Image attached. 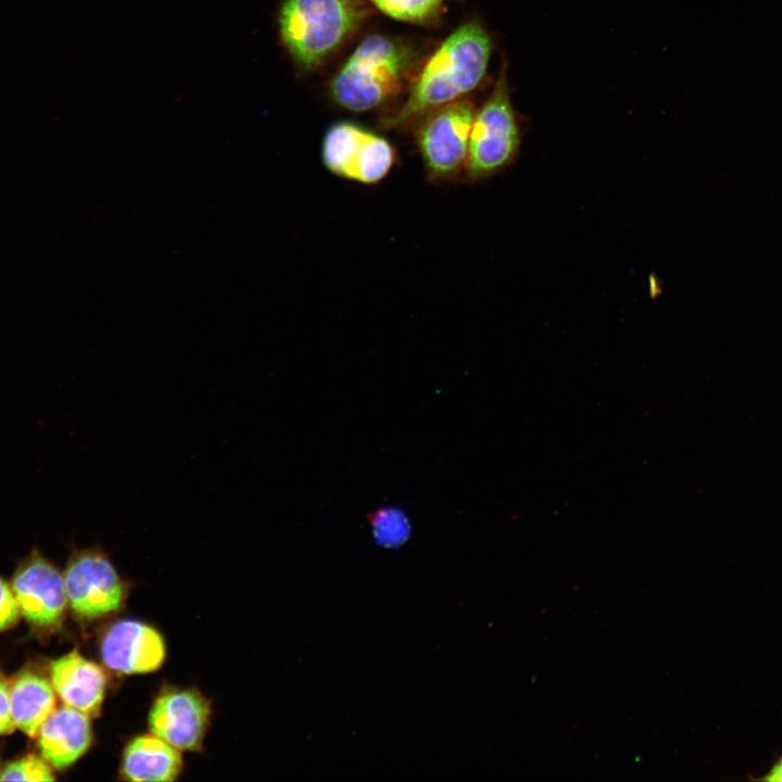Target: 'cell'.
<instances>
[{
    "label": "cell",
    "instance_id": "1",
    "mask_svg": "<svg viewBox=\"0 0 782 782\" xmlns=\"http://www.w3.org/2000/svg\"><path fill=\"white\" fill-rule=\"evenodd\" d=\"M492 41L477 22L455 29L434 51L419 73L403 106L386 121L401 127L430 111L462 99L483 79Z\"/></svg>",
    "mask_w": 782,
    "mask_h": 782
},
{
    "label": "cell",
    "instance_id": "2",
    "mask_svg": "<svg viewBox=\"0 0 782 782\" xmlns=\"http://www.w3.org/2000/svg\"><path fill=\"white\" fill-rule=\"evenodd\" d=\"M407 62L400 45L384 36H369L333 77L332 98L353 112L375 109L398 92Z\"/></svg>",
    "mask_w": 782,
    "mask_h": 782
},
{
    "label": "cell",
    "instance_id": "3",
    "mask_svg": "<svg viewBox=\"0 0 782 782\" xmlns=\"http://www.w3.org/2000/svg\"><path fill=\"white\" fill-rule=\"evenodd\" d=\"M520 142L521 128L503 63L493 91L475 112L463 179L479 182L503 172L517 157Z\"/></svg>",
    "mask_w": 782,
    "mask_h": 782
},
{
    "label": "cell",
    "instance_id": "4",
    "mask_svg": "<svg viewBox=\"0 0 782 782\" xmlns=\"http://www.w3.org/2000/svg\"><path fill=\"white\" fill-rule=\"evenodd\" d=\"M358 17L351 0H285L279 30L292 58L311 66L342 42Z\"/></svg>",
    "mask_w": 782,
    "mask_h": 782
},
{
    "label": "cell",
    "instance_id": "5",
    "mask_svg": "<svg viewBox=\"0 0 782 782\" xmlns=\"http://www.w3.org/2000/svg\"><path fill=\"white\" fill-rule=\"evenodd\" d=\"M475 112L469 100L458 99L419 118L415 139L429 182L463 178Z\"/></svg>",
    "mask_w": 782,
    "mask_h": 782
},
{
    "label": "cell",
    "instance_id": "6",
    "mask_svg": "<svg viewBox=\"0 0 782 782\" xmlns=\"http://www.w3.org/2000/svg\"><path fill=\"white\" fill-rule=\"evenodd\" d=\"M321 160L328 172L340 178L376 185L395 165L396 153L392 144L378 134L341 122L327 130Z\"/></svg>",
    "mask_w": 782,
    "mask_h": 782
},
{
    "label": "cell",
    "instance_id": "7",
    "mask_svg": "<svg viewBox=\"0 0 782 782\" xmlns=\"http://www.w3.org/2000/svg\"><path fill=\"white\" fill-rule=\"evenodd\" d=\"M67 601L73 611L96 619L118 610L125 600V584L108 556L98 548L75 551L63 573Z\"/></svg>",
    "mask_w": 782,
    "mask_h": 782
},
{
    "label": "cell",
    "instance_id": "8",
    "mask_svg": "<svg viewBox=\"0 0 782 782\" xmlns=\"http://www.w3.org/2000/svg\"><path fill=\"white\" fill-rule=\"evenodd\" d=\"M210 715V702L200 692L167 688L155 697L148 723L151 733L179 751H199Z\"/></svg>",
    "mask_w": 782,
    "mask_h": 782
},
{
    "label": "cell",
    "instance_id": "9",
    "mask_svg": "<svg viewBox=\"0 0 782 782\" xmlns=\"http://www.w3.org/2000/svg\"><path fill=\"white\" fill-rule=\"evenodd\" d=\"M12 590L21 614L38 628L56 627L67 596L63 575L39 552L33 551L18 566Z\"/></svg>",
    "mask_w": 782,
    "mask_h": 782
},
{
    "label": "cell",
    "instance_id": "10",
    "mask_svg": "<svg viewBox=\"0 0 782 782\" xmlns=\"http://www.w3.org/2000/svg\"><path fill=\"white\" fill-rule=\"evenodd\" d=\"M100 653L108 668L134 674L157 670L164 663L166 647L156 629L141 621L124 619L106 630Z\"/></svg>",
    "mask_w": 782,
    "mask_h": 782
},
{
    "label": "cell",
    "instance_id": "11",
    "mask_svg": "<svg viewBox=\"0 0 782 782\" xmlns=\"http://www.w3.org/2000/svg\"><path fill=\"white\" fill-rule=\"evenodd\" d=\"M51 683L62 702L89 717L99 715L105 694L106 677L96 663L77 651L51 665Z\"/></svg>",
    "mask_w": 782,
    "mask_h": 782
},
{
    "label": "cell",
    "instance_id": "12",
    "mask_svg": "<svg viewBox=\"0 0 782 782\" xmlns=\"http://www.w3.org/2000/svg\"><path fill=\"white\" fill-rule=\"evenodd\" d=\"M43 758L56 769L73 765L92 740L89 716L71 706L54 709L38 732Z\"/></svg>",
    "mask_w": 782,
    "mask_h": 782
},
{
    "label": "cell",
    "instance_id": "13",
    "mask_svg": "<svg viewBox=\"0 0 782 782\" xmlns=\"http://www.w3.org/2000/svg\"><path fill=\"white\" fill-rule=\"evenodd\" d=\"M181 768L179 749L152 733L136 736L127 744L121 773L130 781H174Z\"/></svg>",
    "mask_w": 782,
    "mask_h": 782
},
{
    "label": "cell",
    "instance_id": "14",
    "mask_svg": "<svg viewBox=\"0 0 782 782\" xmlns=\"http://www.w3.org/2000/svg\"><path fill=\"white\" fill-rule=\"evenodd\" d=\"M8 686L15 727L29 736H36L42 723L55 709L52 683L38 673L24 671Z\"/></svg>",
    "mask_w": 782,
    "mask_h": 782
},
{
    "label": "cell",
    "instance_id": "15",
    "mask_svg": "<svg viewBox=\"0 0 782 782\" xmlns=\"http://www.w3.org/2000/svg\"><path fill=\"white\" fill-rule=\"evenodd\" d=\"M375 540L383 547L402 545L411 534L407 517L399 509L383 507L369 516Z\"/></svg>",
    "mask_w": 782,
    "mask_h": 782
},
{
    "label": "cell",
    "instance_id": "16",
    "mask_svg": "<svg viewBox=\"0 0 782 782\" xmlns=\"http://www.w3.org/2000/svg\"><path fill=\"white\" fill-rule=\"evenodd\" d=\"M384 14L406 22H425L440 11L442 0H371Z\"/></svg>",
    "mask_w": 782,
    "mask_h": 782
},
{
    "label": "cell",
    "instance_id": "17",
    "mask_svg": "<svg viewBox=\"0 0 782 782\" xmlns=\"http://www.w3.org/2000/svg\"><path fill=\"white\" fill-rule=\"evenodd\" d=\"M53 779L48 761L34 755L12 761L0 770V781H51Z\"/></svg>",
    "mask_w": 782,
    "mask_h": 782
},
{
    "label": "cell",
    "instance_id": "18",
    "mask_svg": "<svg viewBox=\"0 0 782 782\" xmlns=\"http://www.w3.org/2000/svg\"><path fill=\"white\" fill-rule=\"evenodd\" d=\"M20 614L21 610L12 588L0 578V631L15 625Z\"/></svg>",
    "mask_w": 782,
    "mask_h": 782
},
{
    "label": "cell",
    "instance_id": "19",
    "mask_svg": "<svg viewBox=\"0 0 782 782\" xmlns=\"http://www.w3.org/2000/svg\"><path fill=\"white\" fill-rule=\"evenodd\" d=\"M15 728L9 698V686L0 674V734L12 732Z\"/></svg>",
    "mask_w": 782,
    "mask_h": 782
},
{
    "label": "cell",
    "instance_id": "20",
    "mask_svg": "<svg viewBox=\"0 0 782 782\" xmlns=\"http://www.w3.org/2000/svg\"><path fill=\"white\" fill-rule=\"evenodd\" d=\"M748 778L753 781L782 782V754L777 756L768 770L759 777Z\"/></svg>",
    "mask_w": 782,
    "mask_h": 782
}]
</instances>
